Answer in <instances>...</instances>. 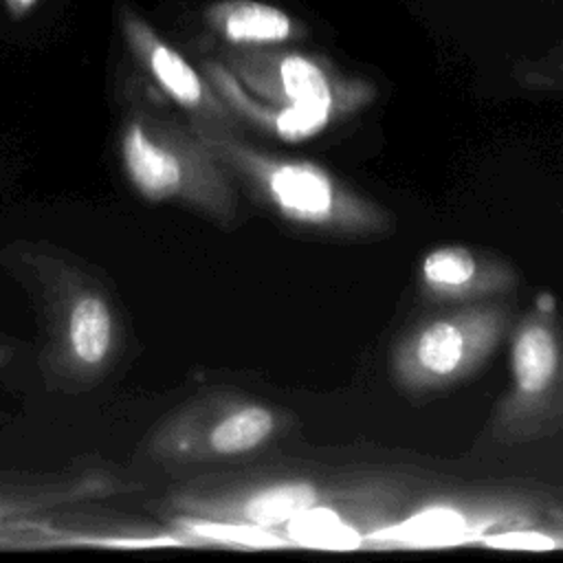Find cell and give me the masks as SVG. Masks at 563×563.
I'll use <instances>...</instances> for the list:
<instances>
[{
	"label": "cell",
	"instance_id": "2e32d148",
	"mask_svg": "<svg viewBox=\"0 0 563 563\" xmlns=\"http://www.w3.org/2000/svg\"><path fill=\"white\" fill-rule=\"evenodd\" d=\"M207 26L238 48L279 46L301 29L279 7L257 0H220L205 11Z\"/></svg>",
	"mask_w": 563,
	"mask_h": 563
},
{
	"label": "cell",
	"instance_id": "7a4b0ae2",
	"mask_svg": "<svg viewBox=\"0 0 563 563\" xmlns=\"http://www.w3.org/2000/svg\"><path fill=\"white\" fill-rule=\"evenodd\" d=\"M194 128L229 169L231 178L286 222L343 238H372L391 229L387 209L328 169L310 161L260 150L246 143L238 128Z\"/></svg>",
	"mask_w": 563,
	"mask_h": 563
},
{
	"label": "cell",
	"instance_id": "6da1fadb",
	"mask_svg": "<svg viewBox=\"0 0 563 563\" xmlns=\"http://www.w3.org/2000/svg\"><path fill=\"white\" fill-rule=\"evenodd\" d=\"M42 323L40 369L46 387L81 394L97 387L125 347L121 308L86 264L55 249H15L11 262Z\"/></svg>",
	"mask_w": 563,
	"mask_h": 563
},
{
	"label": "cell",
	"instance_id": "ac0fdd59",
	"mask_svg": "<svg viewBox=\"0 0 563 563\" xmlns=\"http://www.w3.org/2000/svg\"><path fill=\"white\" fill-rule=\"evenodd\" d=\"M13 356H15V347L0 343V369H4L13 361Z\"/></svg>",
	"mask_w": 563,
	"mask_h": 563
},
{
	"label": "cell",
	"instance_id": "8fae6325",
	"mask_svg": "<svg viewBox=\"0 0 563 563\" xmlns=\"http://www.w3.org/2000/svg\"><path fill=\"white\" fill-rule=\"evenodd\" d=\"M402 497V488L391 479H361L341 486L330 499L299 512L277 532L295 548H365L369 532L398 517Z\"/></svg>",
	"mask_w": 563,
	"mask_h": 563
},
{
	"label": "cell",
	"instance_id": "5b68a950",
	"mask_svg": "<svg viewBox=\"0 0 563 563\" xmlns=\"http://www.w3.org/2000/svg\"><path fill=\"white\" fill-rule=\"evenodd\" d=\"M510 325L501 303H473L413 325L391 352V378L407 394L449 389L473 376Z\"/></svg>",
	"mask_w": 563,
	"mask_h": 563
},
{
	"label": "cell",
	"instance_id": "3957f363",
	"mask_svg": "<svg viewBox=\"0 0 563 563\" xmlns=\"http://www.w3.org/2000/svg\"><path fill=\"white\" fill-rule=\"evenodd\" d=\"M119 161L143 200L180 205L222 227L238 222L235 180L189 121L132 108L119 132Z\"/></svg>",
	"mask_w": 563,
	"mask_h": 563
},
{
	"label": "cell",
	"instance_id": "5bb4252c",
	"mask_svg": "<svg viewBox=\"0 0 563 563\" xmlns=\"http://www.w3.org/2000/svg\"><path fill=\"white\" fill-rule=\"evenodd\" d=\"M517 286L510 264L468 246H440L420 264V288L438 301H479Z\"/></svg>",
	"mask_w": 563,
	"mask_h": 563
},
{
	"label": "cell",
	"instance_id": "7c38bea8",
	"mask_svg": "<svg viewBox=\"0 0 563 563\" xmlns=\"http://www.w3.org/2000/svg\"><path fill=\"white\" fill-rule=\"evenodd\" d=\"M119 24L139 70L163 97L187 112L191 125L238 128V119L205 73H198L145 18L123 4L119 9Z\"/></svg>",
	"mask_w": 563,
	"mask_h": 563
},
{
	"label": "cell",
	"instance_id": "9c48e42d",
	"mask_svg": "<svg viewBox=\"0 0 563 563\" xmlns=\"http://www.w3.org/2000/svg\"><path fill=\"white\" fill-rule=\"evenodd\" d=\"M537 510L521 499L477 497L464 501H435L398 515L365 539V548H446L479 543L482 537L512 526L534 523Z\"/></svg>",
	"mask_w": 563,
	"mask_h": 563
},
{
	"label": "cell",
	"instance_id": "277c9868",
	"mask_svg": "<svg viewBox=\"0 0 563 563\" xmlns=\"http://www.w3.org/2000/svg\"><path fill=\"white\" fill-rule=\"evenodd\" d=\"M279 431L264 402L233 391H205L163 416L143 438V455L163 468L246 457Z\"/></svg>",
	"mask_w": 563,
	"mask_h": 563
},
{
	"label": "cell",
	"instance_id": "ba28073f",
	"mask_svg": "<svg viewBox=\"0 0 563 563\" xmlns=\"http://www.w3.org/2000/svg\"><path fill=\"white\" fill-rule=\"evenodd\" d=\"M222 64L251 95L273 106H325L345 119L376 95L374 86L339 75L323 59L275 46L238 48Z\"/></svg>",
	"mask_w": 563,
	"mask_h": 563
},
{
	"label": "cell",
	"instance_id": "9a60e30c",
	"mask_svg": "<svg viewBox=\"0 0 563 563\" xmlns=\"http://www.w3.org/2000/svg\"><path fill=\"white\" fill-rule=\"evenodd\" d=\"M202 73L238 121H246L282 141L310 139L343 119L325 106H273L262 101L251 95L222 62H205Z\"/></svg>",
	"mask_w": 563,
	"mask_h": 563
},
{
	"label": "cell",
	"instance_id": "8992f818",
	"mask_svg": "<svg viewBox=\"0 0 563 563\" xmlns=\"http://www.w3.org/2000/svg\"><path fill=\"white\" fill-rule=\"evenodd\" d=\"M563 429V323L539 306L510 339V387L493 418L490 438L521 444Z\"/></svg>",
	"mask_w": 563,
	"mask_h": 563
},
{
	"label": "cell",
	"instance_id": "e0dca14e",
	"mask_svg": "<svg viewBox=\"0 0 563 563\" xmlns=\"http://www.w3.org/2000/svg\"><path fill=\"white\" fill-rule=\"evenodd\" d=\"M2 2L13 20H22L37 4V0H2Z\"/></svg>",
	"mask_w": 563,
	"mask_h": 563
},
{
	"label": "cell",
	"instance_id": "52a82bcc",
	"mask_svg": "<svg viewBox=\"0 0 563 563\" xmlns=\"http://www.w3.org/2000/svg\"><path fill=\"white\" fill-rule=\"evenodd\" d=\"M341 486L306 477L286 479H194L163 497L161 506L172 517H191L279 530L299 512L330 499Z\"/></svg>",
	"mask_w": 563,
	"mask_h": 563
},
{
	"label": "cell",
	"instance_id": "30bf717a",
	"mask_svg": "<svg viewBox=\"0 0 563 563\" xmlns=\"http://www.w3.org/2000/svg\"><path fill=\"white\" fill-rule=\"evenodd\" d=\"M139 486L110 462H77L51 471H0V534L26 517L130 495Z\"/></svg>",
	"mask_w": 563,
	"mask_h": 563
},
{
	"label": "cell",
	"instance_id": "4fadbf2b",
	"mask_svg": "<svg viewBox=\"0 0 563 563\" xmlns=\"http://www.w3.org/2000/svg\"><path fill=\"white\" fill-rule=\"evenodd\" d=\"M92 506V504H86ZM86 506L48 512L42 517H26L0 534V550L24 548H187L194 541L172 526L161 530L156 526L130 523L106 515H88Z\"/></svg>",
	"mask_w": 563,
	"mask_h": 563
}]
</instances>
